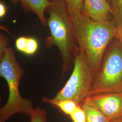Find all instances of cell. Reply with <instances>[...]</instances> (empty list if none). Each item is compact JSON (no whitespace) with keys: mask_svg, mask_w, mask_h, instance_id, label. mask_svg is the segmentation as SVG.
I'll use <instances>...</instances> for the list:
<instances>
[{"mask_svg":"<svg viewBox=\"0 0 122 122\" xmlns=\"http://www.w3.org/2000/svg\"><path fill=\"white\" fill-rule=\"evenodd\" d=\"M72 21L78 48L86 57L95 77L100 70L107 48L115 38L117 27L112 21H95L82 14L72 18Z\"/></svg>","mask_w":122,"mask_h":122,"instance_id":"cell-1","label":"cell"},{"mask_svg":"<svg viewBox=\"0 0 122 122\" xmlns=\"http://www.w3.org/2000/svg\"><path fill=\"white\" fill-rule=\"evenodd\" d=\"M46 12L47 26L50 36L46 40L49 47L56 46L59 51L62 64V75L74 64V57L78 47L73 28L72 18L64 0H52Z\"/></svg>","mask_w":122,"mask_h":122,"instance_id":"cell-2","label":"cell"},{"mask_svg":"<svg viewBox=\"0 0 122 122\" xmlns=\"http://www.w3.org/2000/svg\"><path fill=\"white\" fill-rule=\"evenodd\" d=\"M0 75L7 81L9 92L7 102L0 109V122H6L16 113L29 116L34 109L32 103L30 100L23 98L19 90L25 70L16 61L13 49L8 47L0 56Z\"/></svg>","mask_w":122,"mask_h":122,"instance_id":"cell-3","label":"cell"},{"mask_svg":"<svg viewBox=\"0 0 122 122\" xmlns=\"http://www.w3.org/2000/svg\"><path fill=\"white\" fill-rule=\"evenodd\" d=\"M116 40L106 50L89 96L103 93H122V45Z\"/></svg>","mask_w":122,"mask_h":122,"instance_id":"cell-4","label":"cell"},{"mask_svg":"<svg viewBox=\"0 0 122 122\" xmlns=\"http://www.w3.org/2000/svg\"><path fill=\"white\" fill-rule=\"evenodd\" d=\"M73 65L69 78L52 100H70L81 105L89 96L95 77L86 57L79 48L74 57Z\"/></svg>","mask_w":122,"mask_h":122,"instance_id":"cell-5","label":"cell"},{"mask_svg":"<svg viewBox=\"0 0 122 122\" xmlns=\"http://www.w3.org/2000/svg\"><path fill=\"white\" fill-rule=\"evenodd\" d=\"M109 119L122 117V93H108L87 97Z\"/></svg>","mask_w":122,"mask_h":122,"instance_id":"cell-6","label":"cell"},{"mask_svg":"<svg viewBox=\"0 0 122 122\" xmlns=\"http://www.w3.org/2000/svg\"><path fill=\"white\" fill-rule=\"evenodd\" d=\"M82 14L97 22L109 20L111 5L107 0H84Z\"/></svg>","mask_w":122,"mask_h":122,"instance_id":"cell-7","label":"cell"},{"mask_svg":"<svg viewBox=\"0 0 122 122\" xmlns=\"http://www.w3.org/2000/svg\"><path fill=\"white\" fill-rule=\"evenodd\" d=\"M14 5L20 4L21 7L27 12L35 14L42 25L47 26V18L45 13L51 1L48 0H4Z\"/></svg>","mask_w":122,"mask_h":122,"instance_id":"cell-8","label":"cell"},{"mask_svg":"<svg viewBox=\"0 0 122 122\" xmlns=\"http://www.w3.org/2000/svg\"><path fill=\"white\" fill-rule=\"evenodd\" d=\"M86 116V122H110V119L102 113L86 98L81 104Z\"/></svg>","mask_w":122,"mask_h":122,"instance_id":"cell-9","label":"cell"},{"mask_svg":"<svg viewBox=\"0 0 122 122\" xmlns=\"http://www.w3.org/2000/svg\"><path fill=\"white\" fill-rule=\"evenodd\" d=\"M15 44L18 51L28 55L34 54L39 48L38 41L32 37H20L16 40Z\"/></svg>","mask_w":122,"mask_h":122,"instance_id":"cell-10","label":"cell"},{"mask_svg":"<svg viewBox=\"0 0 122 122\" xmlns=\"http://www.w3.org/2000/svg\"><path fill=\"white\" fill-rule=\"evenodd\" d=\"M42 100L44 102L57 107L62 112L69 116L73 112L78 105L74 101L70 100H53L47 97L43 98Z\"/></svg>","mask_w":122,"mask_h":122,"instance_id":"cell-11","label":"cell"},{"mask_svg":"<svg viewBox=\"0 0 122 122\" xmlns=\"http://www.w3.org/2000/svg\"><path fill=\"white\" fill-rule=\"evenodd\" d=\"M110 5L112 21L118 27L122 25V0H112Z\"/></svg>","mask_w":122,"mask_h":122,"instance_id":"cell-12","label":"cell"},{"mask_svg":"<svg viewBox=\"0 0 122 122\" xmlns=\"http://www.w3.org/2000/svg\"><path fill=\"white\" fill-rule=\"evenodd\" d=\"M64 1L71 17H76L82 14L84 0H64Z\"/></svg>","mask_w":122,"mask_h":122,"instance_id":"cell-13","label":"cell"},{"mask_svg":"<svg viewBox=\"0 0 122 122\" xmlns=\"http://www.w3.org/2000/svg\"><path fill=\"white\" fill-rule=\"evenodd\" d=\"M29 116L30 122H46L47 121L46 111L39 107L33 109Z\"/></svg>","mask_w":122,"mask_h":122,"instance_id":"cell-14","label":"cell"},{"mask_svg":"<svg viewBox=\"0 0 122 122\" xmlns=\"http://www.w3.org/2000/svg\"><path fill=\"white\" fill-rule=\"evenodd\" d=\"M69 116L73 122H86V114L81 105H78Z\"/></svg>","mask_w":122,"mask_h":122,"instance_id":"cell-15","label":"cell"},{"mask_svg":"<svg viewBox=\"0 0 122 122\" xmlns=\"http://www.w3.org/2000/svg\"><path fill=\"white\" fill-rule=\"evenodd\" d=\"M8 38L4 34H0V56L2 55L5 50L8 47Z\"/></svg>","mask_w":122,"mask_h":122,"instance_id":"cell-16","label":"cell"},{"mask_svg":"<svg viewBox=\"0 0 122 122\" xmlns=\"http://www.w3.org/2000/svg\"><path fill=\"white\" fill-rule=\"evenodd\" d=\"M115 39L122 45V25L117 27V31Z\"/></svg>","mask_w":122,"mask_h":122,"instance_id":"cell-17","label":"cell"},{"mask_svg":"<svg viewBox=\"0 0 122 122\" xmlns=\"http://www.w3.org/2000/svg\"><path fill=\"white\" fill-rule=\"evenodd\" d=\"M7 7L1 1L0 2V18H2L4 17L7 12Z\"/></svg>","mask_w":122,"mask_h":122,"instance_id":"cell-18","label":"cell"},{"mask_svg":"<svg viewBox=\"0 0 122 122\" xmlns=\"http://www.w3.org/2000/svg\"><path fill=\"white\" fill-rule=\"evenodd\" d=\"M110 122H122V117L112 119Z\"/></svg>","mask_w":122,"mask_h":122,"instance_id":"cell-19","label":"cell"},{"mask_svg":"<svg viewBox=\"0 0 122 122\" xmlns=\"http://www.w3.org/2000/svg\"><path fill=\"white\" fill-rule=\"evenodd\" d=\"M108 0V1L109 2V3L110 4V2H111V1L112 0Z\"/></svg>","mask_w":122,"mask_h":122,"instance_id":"cell-20","label":"cell"},{"mask_svg":"<svg viewBox=\"0 0 122 122\" xmlns=\"http://www.w3.org/2000/svg\"><path fill=\"white\" fill-rule=\"evenodd\" d=\"M49 0V1H51V0Z\"/></svg>","mask_w":122,"mask_h":122,"instance_id":"cell-21","label":"cell"}]
</instances>
